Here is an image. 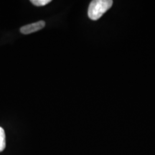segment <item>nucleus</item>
<instances>
[{"instance_id":"obj_2","label":"nucleus","mask_w":155,"mask_h":155,"mask_svg":"<svg viewBox=\"0 0 155 155\" xmlns=\"http://www.w3.org/2000/svg\"><path fill=\"white\" fill-rule=\"evenodd\" d=\"M45 22L44 21L40 20L38 22H36L35 23H32V24L25 25V26L22 27L20 28L21 33L25 35H29L31 33H33L37 31H39L42 30V28H45Z\"/></svg>"},{"instance_id":"obj_4","label":"nucleus","mask_w":155,"mask_h":155,"mask_svg":"<svg viewBox=\"0 0 155 155\" xmlns=\"http://www.w3.org/2000/svg\"><path fill=\"white\" fill-rule=\"evenodd\" d=\"M50 2H51L50 0H32L31 2L38 7H42V6L49 4Z\"/></svg>"},{"instance_id":"obj_3","label":"nucleus","mask_w":155,"mask_h":155,"mask_svg":"<svg viewBox=\"0 0 155 155\" xmlns=\"http://www.w3.org/2000/svg\"><path fill=\"white\" fill-rule=\"evenodd\" d=\"M6 147V136L4 129L0 127V152L5 149Z\"/></svg>"},{"instance_id":"obj_1","label":"nucleus","mask_w":155,"mask_h":155,"mask_svg":"<svg viewBox=\"0 0 155 155\" xmlns=\"http://www.w3.org/2000/svg\"><path fill=\"white\" fill-rule=\"evenodd\" d=\"M113 2L111 0H94L88 7V15L92 20H98L102 15L111 7Z\"/></svg>"}]
</instances>
